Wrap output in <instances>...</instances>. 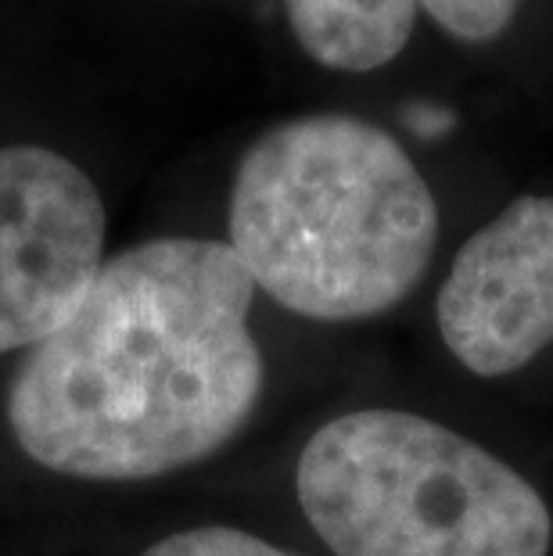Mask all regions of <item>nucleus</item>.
<instances>
[{"instance_id": "7", "label": "nucleus", "mask_w": 553, "mask_h": 556, "mask_svg": "<svg viewBox=\"0 0 553 556\" xmlns=\"http://www.w3.org/2000/svg\"><path fill=\"white\" fill-rule=\"evenodd\" d=\"M521 0H417L428 15L456 40H492L511 26Z\"/></svg>"}, {"instance_id": "2", "label": "nucleus", "mask_w": 553, "mask_h": 556, "mask_svg": "<svg viewBox=\"0 0 553 556\" xmlns=\"http://www.w3.org/2000/svg\"><path fill=\"white\" fill-rule=\"evenodd\" d=\"M439 208L403 144L356 115H305L244 151L230 248L285 309L345 324L399 305L428 274Z\"/></svg>"}, {"instance_id": "9", "label": "nucleus", "mask_w": 553, "mask_h": 556, "mask_svg": "<svg viewBox=\"0 0 553 556\" xmlns=\"http://www.w3.org/2000/svg\"><path fill=\"white\" fill-rule=\"evenodd\" d=\"M410 126L417 129L420 137H435V134H442L445 126H450V115H442V112H435V109H410Z\"/></svg>"}, {"instance_id": "6", "label": "nucleus", "mask_w": 553, "mask_h": 556, "mask_svg": "<svg viewBox=\"0 0 553 556\" xmlns=\"http://www.w3.org/2000/svg\"><path fill=\"white\" fill-rule=\"evenodd\" d=\"M288 22L313 62L370 73L403 51L417 0H285Z\"/></svg>"}, {"instance_id": "3", "label": "nucleus", "mask_w": 553, "mask_h": 556, "mask_svg": "<svg viewBox=\"0 0 553 556\" xmlns=\"http://www.w3.org/2000/svg\"><path fill=\"white\" fill-rule=\"evenodd\" d=\"M305 520L335 556H546V503L470 438L403 409H356L305 442Z\"/></svg>"}, {"instance_id": "1", "label": "nucleus", "mask_w": 553, "mask_h": 556, "mask_svg": "<svg viewBox=\"0 0 553 556\" xmlns=\"http://www.w3.org/2000/svg\"><path fill=\"white\" fill-rule=\"evenodd\" d=\"M252 299L255 280L223 241L159 238L109 258L15 370L18 448L84 481H144L213 456L263 395Z\"/></svg>"}, {"instance_id": "4", "label": "nucleus", "mask_w": 553, "mask_h": 556, "mask_svg": "<svg viewBox=\"0 0 553 556\" xmlns=\"http://www.w3.org/2000/svg\"><path fill=\"white\" fill-rule=\"evenodd\" d=\"M104 266V201L51 148H0V356L40 345Z\"/></svg>"}, {"instance_id": "5", "label": "nucleus", "mask_w": 553, "mask_h": 556, "mask_svg": "<svg viewBox=\"0 0 553 556\" xmlns=\"http://www.w3.org/2000/svg\"><path fill=\"white\" fill-rule=\"evenodd\" d=\"M435 319L453 356L478 377H507L553 345V198H517L470 233Z\"/></svg>"}, {"instance_id": "8", "label": "nucleus", "mask_w": 553, "mask_h": 556, "mask_svg": "<svg viewBox=\"0 0 553 556\" xmlns=\"http://www.w3.org/2000/svg\"><path fill=\"white\" fill-rule=\"evenodd\" d=\"M140 556H296L288 549H277L259 535H249L241 528H191L155 542Z\"/></svg>"}]
</instances>
